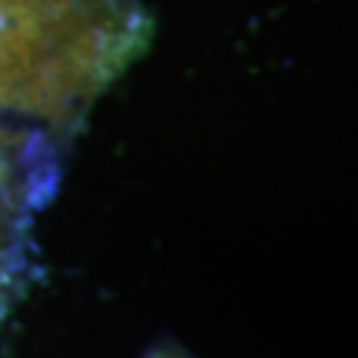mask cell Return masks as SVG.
<instances>
[{
	"label": "cell",
	"instance_id": "1",
	"mask_svg": "<svg viewBox=\"0 0 358 358\" xmlns=\"http://www.w3.org/2000/svg\"><path fill=\"white\" fill-rule=\"evenodd\" d=\"M152 32L138 0H0V115L69 136Z\"/></svg>",
	"mask_w": 358,
	"mask_h": 358
},
{
	"label": "cell",
	"instance_id": "2",
	"mask_svg": "<svg viewBox=\"0 0 358 358\" xmlns=\"http://www.w3.org/2000/svg\"><path fill=\"white\" fill-rule=\"evenodd\" d=\"M62 180L56 133L0 115V316L38 279L35 223Z\"/></svg>",
	"mask_w": 358,
	"mask_h": 358
},
{
	"label": "cell",
	"instance_id": "3",
	"mask_svg": "<svg viewBox=\"0 0 358 358\" xmlns=\"http://www.w3.org/2000/svg\"><path fill=\"white\" fill-rule=\"evenodd\" d=\"M143 358H194V356H189L178 345H159V348H152Z\"/></svg>",
	"mask_w": 358,
	"mask_h": 358
}]
</instances>
